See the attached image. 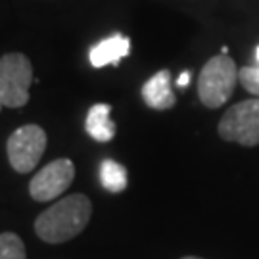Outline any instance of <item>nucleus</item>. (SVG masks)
Listing matches in <instances>:
<instances>
[{
    "label": "nucleus",
    "mask_w": 259,
    "mask_h": 259,
    "mask_svg": "<svg viewBox=\"0 0 259 259\" xmlns=\"http://www.w3.org/2000/svg\"><path fill=\"white\" fill-rule=\"evenodd\" d=\"M93 204L84 194H71L50 205L35 221V232L48 244H62L81 234L91 221Z\"/></svg>",
    "instance_id": "1"
},
{
    "label": "nucleus",
    "mask_w": 259,
    "mask_h": 259,
    "mask_svg": "<svg viewBox=\"0 0 259 259\" xmlns=\"http://www.w3.org/2000/svg\"><path fill=\"white\" fill-rule=\"evenodd\" d=\"M238 81V71L232 58L227 54L213 56L202 67L198 77V96L205 108H221L231 98L234 84Z\"/></svg>",
    "instance_id": "2"
},
{
    "label": "nucleus",
    "mask_w": 259,
    "mask_h": 259,
    "mask_svg": "<svg viewBox=\"0 0 259 259\" xmlns=\"http://www.w3.org/2000/svg\"><path fill=\"white\" fill-rule=\"evenodd\" d=\"M33 83V65L21 52H10L0 58V100L6 108H23L29 102Z\"/></svg>",
    "instance_id": "3"
},
{
    "label": "nucleus",
    "mask_w": 259,
    "mask_h": 259,
    "mask_svg": "<svg viewBox=\"0 0 259 259\" xmlns=\"http://www.w3.org/2000/svg\"><path fill=\"white\" fill-rule=\"evenodd\" d=\"M219 135L227 142H238L242 146L259 144V98L244 100L229 108L219 121Z\"/></svg>",
    "instance_id": "4"
},
{
    "label": "nucleus",
    "mask_w": 259,
    "mask_h": 259,
    "mask_svg": "<svg viewBox=\"0 0 259 259\" xmlns=\"http://www.w3.org/2000/svg\"><path fill=\"white\" fill-rule=\"evenodd\" d=\"M47 150V133L38 125H23L16 129L8 139L10 165L18 173H31Z\"/></svg>",
    "instance_id": "5"
},
{
    "label": "nucleus",
    "mask_w": 259,
    "mask_h": 259,
    "mask_svg": "<svg viewBox=\"0 0 259 259\" xmlns=\"http://www.w3.org/2000/svg\"><path fill=\"white\" fill-rule=\"evenodd\" d=\"M75 179V165L71 159L60 157L45 165L29 183V194L37 202H52L64 194Z\"/></svg>",
    "instance_id": "6"
},
{
    "label": "nucleus",
    "mask_w": 259,
    "mask_h": 259,
    "mask_svg": "<svg viewBox=\"0 0 259 259\" xmlns=\"http://www.w3.org/2000/svg\"><path fill=\"white\" fill-rule=\"evenodd\" d=\"M142 98L152 110H171L177 102L171 91V73L167 69H161L154 77H150L142 87Z\"/></svg>",
    "instance_id": "7"
},
{
    "label": "nucleus",
    "mask_w": 259,
    "mask_h": 259,
    "mask_svg": "<svg viewBox=\"0 0 259 259\" xmlns=\"http://www.w3.org/2000/svg\"><path fill=\"white\" fill-rule=\"evenodd\" d=\"M131 40L123 35H113L100 40L96 47L91 48L89 52V60L93 67H104V65H117L125 58L129 56Z\"/></svg>",
    "instance_id": "8"
},
{
    "label": "nucleus",
    "mask_w": 259,
    "mask_h": 259,
    "mask_svg": "<svg viewBox=\"0 0 259 259\" xmlns=\"http://www.w3.org/2000/svg\"><path fill=\"white\" fill-rule=\"evenodd\" d=\"M110 113H111L110 104H94L93 108L89 110V113H87L84 127H87V133L96 142H110L115 137V133H117V127L111 121Z\"/></svg>",
    "instance_id": "9"
},
{
    "label": "nucleus",
    "mask_w": 259,
    "mask_h": 259,
    "mask_svg": "<svg viewBox=\"0 0 259 259\" xmlns=\"http://www.w3.org/2000/svg\"><path fill=\"white\" fill-rule=\"evenodd\" d=\"M100 183L110 192H123L127 188V169L113 159H104L100 163Z\"/></svg>",
    "instance_id": "10"
},
{
    "label": "nucleus",
    "mask_w": 259,
    "mask_h": 259,
    "mask_svg": "<svg viewBox=\"0 0 259 259\" xmlns=\"http://www.w3.org/2000/svg\"><path fill=\"white\" fill-rule=\"evenodd\" d=\"M0 259H27L25 244L14 232L0 234Z\"/></svg>",
    "instance_id": "11"
},
{
    "label": "nucleus",
    "mask_w": 259,
    "mask_h": 259,
    "mask_svg": "<svg viewBox=\"0 0 259 259\" xmlns=\"http://www.w3.org/2000/svg\"><path fill=\"white\" fill-rule=\"evenodd\" d=\"M238 81L248 93L259 96V65H248L238 71Z\"/></svg>",
    "instance_id": "12"
},
{
    "label": "nucleus",
    "mask_w": 259,
    "mask_h": 259,
    "mask_svg": "<svg viewBox=\"0 0 259 259\" xmlns=\"http://www.w3.org/2000/svg\"><path fill=\"white\" fill-rule=\"evenodd\" d=\"M188 83H190V73H188V71H186V73H181V77H179L177 84H179V87H186Z\"/></svg>",
    "instance_id": "13"
},
{
    "label": "nucleus",
    "mask_w": 259,
    "mask_h": 259,
    "mask_svg": "<svg viewBox=\"0 0 259 259\" xmlns=\"http://www.w3.org/2000/svg\"><path fill=\"white\" fill-rule=\"evenodd\" d=\"M183 259H202V257H183Z\"/></svg>",
    "instance_id": "14"
},
{
    "label": "nucleus",
    "mask_w": 259,
    "mask_h": 259,
    "mask_svg": "<svg viewBox=\"0 0 259 259\" xmlns=\"http://www.w3.org/2000/svg\"><path fill=\"white\" fill-rule=\"evenodd\" d=\"M257 60H259V47H257Z\"/></svg>",
    "instance_id": "15"
},
{
    "label": "nucleus",
    "mask_w": 259,
    "mask_h": 259,
    "mask_svg": "<svg viewBox=\"0 0 259 259\" xmlns=\"http://www.w3.org/2000/svg\"><path fill=\"white\" fill-rule=\"evenodd\" d=\"M0 110H2V100H0Z\"/></svg>",
    "instance_id": "16"
}]
</instances>
